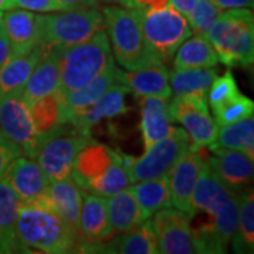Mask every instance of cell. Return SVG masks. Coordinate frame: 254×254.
<instances>
[{
    "mask_svg": "<svg viewBox=\"0 0 254 254\" xmlns=\"http://www.w3.org/2000/svg\"><path fill=\"white\" fill-rule=\"evenodd\" d=\"M0 133L17 145L23 155L34 158L41 137L21 93L0 98Z\"/></svg>",
    "mask_w": 254,
    "mask_h": 254,
    "instance_id": "obj_12",
    "label": "cell"
},
{
    "mask_svg": "<svg viewBox=\"0 0 254 254\" xmlns=\"http://www.w3.org/2000/svg\"><path fill=\"white\" fill-rule=\"evenodd\" d=\"M150 220L157 237V253H196L190 232V215L188 212L170 206L158 210Z\"/></svg>",
    "mask_w": 254,
    "mask_h": 254,
    "instance_id": "obj_13",
    "label": "cell"
},
{
    "mask_svg": "<svg viewBox=\"0 0 254 254\" xmlns=\"http://www.w3.org/2000/svg\"><path fill=\"white\" fill-rule=\"evenodd\" d=\"M1 24L13 57L28 54L40 44L41 20L34 11L23 9L1 11Z\"/></svg>",
    "mask_w": 254,
    "mask_h": 254,
    "instance_id": "obj_18",
    "label": "cell"
},
{
    "mask_svg": "<svg viewBox=\"0 0 254 254\" xmlns=\"http://www.w3.org/2000/svg\"><path fill=\"white\" fill-rule=\"evenodd\" d=\"M212 151L215 150H239L249 157L254 158V118L243 119L240 122L218 126V134L213 143L209 145Z\"/></svg>",
    "mask_w": 254,
    "mask_h": 254,
    "instance_id": "obj_30",
    "label": "cell"
},
{
    "mask_svg": "<svg viewBox=\"0 0 254 254\" xmlns=\"http://www.w3.org/2000/svg\"><path fill=\"white\" fill-rule=\"evenodd\" d=\"M40 20L41 37L38 46L43 48L75 46L86 41L95 33L105 28V17L98 7L40 14Z\"/></svg>",
    "mask_w": 254,
    "mask_h": 254,
    "instance_id": "obj_7",
    "label": "cell"
},
{
    "mask_svg": "<svg viewBox=\"0 0 254 254\" xmlns=\"http://www.w3.org/2000/svg\"><path fill=\"white\" fill-rule=\"evenodd\" d=\"M71 178L85 192L105 198H109L131 184L126 157L96 141H91L79 151Z\"/></svg>",
    "mask_w": 254,
    "mask_h": 254,
    "instance_id": "obj_3",
    "label": "cell"
},
{
    "mask_svg": "<svg viewBox=\"0 0 254 254\" xmlns=\"http://www.w3.org/2000/svg\"><path fill=\"white\" fill-rule=\"evenodd\" d=\"M61 48L63 47L57 46L43 48V55L36 64L26 86L21 91V96L28 108L37 100L51 96L60 91Z\"/></svg>",
    "mask_w": 254,
    "mask_h": 254,
    "instance_id": "obj_16",
    "label": "cell"
},
{
    "mask_svg": "<svg viewBox=\"0 0 254 254\" xmlns=\"http://www.w3.org/2000/svg\"><path fill=\"white\" fill-rule=\"evenodd\" d=\"M81 252L113 254H155L157 253V237L151 220H145L136 227L122 232L118 236L109 237L106 243H89L83 242L78 246Z\"/></svg>",
    "mask_w": 254,
    "mask_h": 254,
    "instance_id": "obj_17",
    "label": "cell"
},
{
    "mask_svg": "<svg viewBox=\"0 0 254 254\" xmlns=\"http://www.w3.org/2000/svg\"><path fill=\"white\" fill-rule=\"evenodd\" d=\"M112 54L126 71H137L160 63L145 41L140 9L126 6H106L103 9Z\"/></svg>",
    "mask_w": 254,
    "mask_h": 254,
    "instance_id": "obj_4",
    "label": "cell"
},
{
    "mask_svg": "<svg viewBox=\"0 0 254 254\" xmlns=\"http://www.w3.org/2000/svg\"><path fill=\"white\" fill-rule=\"evenodd\" d=\"M208 93L210 108L213 112H216L219 108H222L226 102L233 99L240 92H239L233 73L227 71L222 76H216L213 79V82L209 86Z\"/></svg>",
    "mask_w": 254,
    "mask_h": 254,
    "instance_id": "obj_37",
    "label": "cell"
},
{
    "mask_svg": "<svg viewBox=\"0 0 254 254\" xmlns=\"http://www.w3.org/2000/svg\"><path fill=\"white\" fill-rule=\"evenodd\" d=\"M20 155H23L21 150L0 133V178L7 171L10 164Z\"/></svg>",
    "mask_w": 254,
    "mask_h": 254,
    "instance_id": "obj_39",
    "label": "cell"
},
{
    "mask_svg": "<svg viewBox=\"0 0 254 254\" xmlns=\"http://www.w3.org/2000/svg\"><path fill=\"white\" fill-rule=\"evenodd\" d=\"M171 122L168 100L155 96L143 98L140 128L145 150L173 133L174 126H171Z\"/></svg>",
    "mask_w": 254,
    "mask_h": 254,
    "instance_id": "obj_25",
    "label": "cell"
},
{
    "mask_svg": "<svg viewBox=\"0 0 254 254\" xmlns=\"http://www.w3.org/2000/svg\"><path fill=\"white\" fill-rule=\"evenodd\" d=\"M41 55L43 48L38 46L28 54L11 57L0 66V98L21 93Z\"/></svg>",
    "mask_w": 254,
    "mask_h": 254,
    "instance_id": "obj_26",
    "label": "cell"
},
{
    "mask_svg": "<svg viewBox=\"0 0 254 254\" xmlns=\"http://www.w3.org/2000/svg\"><path fill=\"white\" fill-rule=\"evenodd\" d=\"M65 126L66 125L60 126L51 134L44 137L34 155L36 163L50 181L71 178L79 151L93 141L91 134L81 133L76 128L68 131Z\"/></svg>",
    "mask_w": 254,
    "mask_h": 254,
    "instance_id": "obj_9",
    "label": "cell"
},
{
    "mask_svg": "<svg viewBox=\"0 0 254 254\" xmlns=\"http://www.w3.org/2000/svg\"><path fill=\"white\" fill-rule=\"evenodd\" d=\"M79 236L83 242L89 243H99L113 236L105 196L83 192L79 215Z\"/></svg>",
    "mask_w": 254,
    "mask_h": 254,
    "instance_id": "obj_24",
    "label": "cell"
},
{
    "mask_svg": "<svg viewBox=\"0 0 254 254\" xmlns=\"http://www.w3.org/2000/svg\"><path fill=\"white\" fill-rule=\"evenodd\" d=\"M254 103L253 100L249 99L247 96L239 93L233 99L226 102L222 108H219L215 115H216V125L218 126H226L240 122L243 119L253 116Z\"/></svg>",
    "mask_w": 254,
    "mask_h": 254,
    "instance_id": "obj_35",
    "label": "cell"
},
{
    "mask_svg": "<svg viewBox=\"0 0 254 254\" xmlns=\"http://www.w3.org/2000/svg\"><path fill=\"white\" fill-rule=\"evenodd\" d=\"M216 76L215 66L174 69L170 72V85L175 95H206Z\"/></svg>",
    "mask_w": 254,
    "mask_h": 254,
    "instance_id": "obj_32",
    "label": "cell"
},
{
    "mask_svg": "<svg viewBox=\"0 0 254 254\" xmlns=\"http://www.w3.org/2000/svg\"><path fill=\"white\" fill-rule=\"evenodd\" d=\"M127 92L128 88L122 82L113 83L92 106H89L85 112H82L81 115L75 116L68 125H71L81 133L89 134V130L95 125H98L102 119L113 118L126 113L128 110L125 103V96Z\"/></svg>",
    "mask_w": 254,
    "mask_h": 254,
    "instance_id": "obj_23",
    "label": "cell"
},
{
    "mask_svg": "<svg viewBox=\"0 0 254 254\" xmlns=\"http://www.w3.org/2000/svg\"><path fill=\"white\" fill-rule=\"evenodd\" d=\"M20 199L14 190L4 177L0 178V236L16 246L21 253V247L16 237V220H17Z\"/></svg>",
    "mask_w": 254,
    "mask_h": 254,
    "instance_id": "obj_33",
    "label": "cell"
},
{
    "mask_svg": "<svg viewBox=\"0 0 254 254\" xmlns=\"http://www.w3.org/2000/svg\"><path fill=\"white\" fill-rule=\"evenodd\" d=\"M102 1H113V0H102Z\"/></svg>",
    "mask_w": 254,
    "mask_h": 254,
    "instance_id": "obj_47",
    "label": "cell"
},
{
    "mask_svg": "<svg viewBox=\"0 0 254 254\" xmlns=\"http://www.w3.org/2000/svg\"><path fill=\"white\" fill-rule=\"evenodd\" d=\"M0 253H20V252L13 243L0 236Z\"/></svg>",
    "mask_w": 254,
    "mask_h": 254,
    "instance_id": "obj_44",
    "label": "cell"
},
{
    "mask_svg": "<svg viewBox=\"0 0 254 254\" xmlns=\"http://www.w3.org/2000/svg\"><path fill=\"white\" fill-rule=\"evenodd\" d=\"M116 82H119V68L116 64L112 63L99 76L81 89L71 92L58 91L64 125H68L75 116L92 106Z\"/></svg>",
    "mask_w": 254,
    "mask_h": 254,
    "instance_id": "obj_20",
    "label": "cell"
},
{
    "mask_svg": "<svg viewBox=\"0 0 254 254\" xmlns=\"http://www.w3.org/2000/svg\"><path fill=\"white\" fill-rule=\"evenodd\" d=\"M115 1H119L120 4H123V3H125V0H115Z\"/></svg>",
    "mask_w": 254,
    "mask_h": 254,
    "instance_id": "obj_46",
    "label": "cell"
},
{
    "mask_svg": "<svg viewBox=\"0 0 254 254\" xmlns=\"http://www.w3.org/2000/svg\"><path fill=\"white\" fill-rule=\"evenodd\" d=\"M106 202L108 216L113 235L127 232L143 223L138 203L131 190H128V187L106 198Z\"/></svg>",
    "mask_w": 254,
    "mask_h": 254,
    "instance_id": "obj_29",
    "label": "cell"
},
{
    "mask_svg": "<svg viewBox=\"0 0 254 254\" xmlns=\"http://www.w3.org/2000/svg\"><path fill=\"white\" fill-rule=\"evenodd\" d=\"M168 4L187 17L195 4V0H168Z\"/></svg>",
    "mask_w": 254,
    "mask_h": 254,
    "instance_id": "obj_43",
    "label": "cell"
},
{
    "mask_svg": "<svg viewBox=\"0 0 254 254\" xmlns=\"http://www.w3.org/2000/svg\"><path fill=\"white\" fill-rule=\"evenodd\" d=\"M219 63L218 54L213 50L206 34H195L187 38L174 54V69L187 68H212Z\"/></svg>",
    "mask_w": 254,
    "mask_h": 254,
    "instance_id": "obj_28",
    "label": "cell"
},
{
    "mask_svg": "<svg viewBox=\"0 0 254 254\" xmlns=\"http://www.w3.org/2000/svg\"><path fill=\"white\" fill-rule=\"evenodd\" d=\"M83 192L85 190H81L72 178L51 181L40 206L53 210L79 235V215Z\"/></svg>",
    "mask_w": 254,
    "mask_h": 254,
    "instance_id": "obj_21",
    "label": "cell"
},
{
    "mask_svg": "<svg viewBox=\"0 0 254 254\" xmlns=\"http://www.w3.org/2000/svg\"><path fill=\"white\" fill-rule=\"evenodd\" d=\"M219 61L229 68L249 66L254 60V17L252 9L223 10L206 31Z\"/></svg>",
    "mask_w": 254,
    "mask_h": 254,
    "instance_id": "obj_5",
    "label": "cell"
},
{
    "mask_svg": "<svg viewBox=\"0 0 254 254\" xmlns=\"http://www.w3.org/2000/svg\"><path fill=\"white\" fill-rule=\"evenodd\" d=\"M128 190L138 203L143 222L153 218L158 210L173 206L167 175L154 180L133 182V185H128Z\"/></svg>",
    "mask_w": 254,
    "mask_h": 254,
    "instance_id": "obj_27",
    "label": "cell"
},
{
    "mask_svg": "<svg viewBox=\"0 0 254 254\" xmlns=\"http://www.w3.org/2000/svg\"><path fill=\"white\" fill-rule=\"evenodd\" d=\"M140 14L145 41L160 63H168L177 48L192 36L187 17L170 4L140 9Z\"/></svg>",
    "mask_w": 254,
    "mask_h": 254,
    "instance_id": "obj_8",
    "label": "cell"
},
{
    "mask_svg": "<svg viewBox=\"0 0 254 254\" xmlns=\"http://www.w3.org/2000/svg\"><path fill=\"white\" fill-rule=\"evenodd\" d=\"M206 160L208 167L220 181L236 193L249 188L253 182L254 164L252 157L239 150H215Z\"/></svg>",
    "mask_w": 254,
    "mask_h": 254,
    "instance_id": "obj_19",
    "label": "cell"
},
{
    "mask_svg": "<svg viewBox=\"0 0 254 254\" xmlns=\"http://www.w3.org/2000/svg\"><path fill=\"white\" fill-rule=\"evenodd\" d=\"M10 3L11 9H23L34 13H54L65 10L57 0H10Z\"/></svg>",
    "mask_w": 254,
    "mask_h": 254,
    "instance_id": "obj_38",
    "label": "cell"
},
{
    "mask_svg": "<svg viewBox=\"0 0 254 254\" xmlns=\"http://www.w3.org/2000/svg\"><path fill=\"white\" fill-rule=\"evenodd\" d=\"M79 235L53 210L20 203L16 220V237L23 252L47 254L72 253Z\"/></svg>",
    "mask_w": 254,
    "mask_h": 254,
    "instance_id": "obj_2",
    "label": "cell"
},
{
    "mask_svg": "<svg viewBox=\"0 0 254 254\" xmlns=\"http://www.w3.org/2000/svg\"><path fill=\"white\" fill-rule=\"evenodd\" d=\"M190 213L198 220L190 222L192 240L196 253H225L226 246L237 229L239 193L219 180L206 164L202 167L196 187L192 193V210Z\"/></svg>",
    "mask_w": 254,
    "mask_h": 254,
    "instance_id": "obj_1",
    "label": "cell"
},
{
    "mask_svg": "<svg viewBox=\"0 0 254 254\" xmlns=\"http://www.w3.org/2000/svg\"><path fill=\"white\" fill-rule=\"evenodd\" d=\"M10 9H11V3H10V0H0V13Z\"/></svg>",
    "mask_w": 254,
    "mask_h": 254,
    "instance_id": "obj_45",
    "label": "cell"
},
{
    "mask_svg": "<svg viewBox=\"0 0 254 254\" xmlns=\"http://www.w3.org/2000/svg\"><path fill=\"white\" fill-rule=\"evenodd\" d=\"M190 147V140L187 131L181 127H174L170 136L147 148L141 157L126 158L131 184L165 177Z\"/></svg>",
    "mask_w": 254,
    "mask_h": 254,
    "instance_id": "obj_10",
    "label": "cell"
},
{
    "mask_svg": "<svg viewBox=\"0 0 254 254\" xmlns=\"http://www.w3.org/2000/svg\"><path fill=\"white\" fill-rule=\"evenodd\" d=\"M220 10L253 9L254 0H212Z\"/></svg>",
    "mask_w": 254,
    "mask_h": 254,
    "instance_id": "obj_40",
    "label": "cell"
},
{
    "mask_svg": "<svg viewBox=\"0 0 254 254\" xmlns=\"http://www.w3.org/2000/svg\"><path fill=\"white\" fill-rule=\"evenodd\" d=\"M31 116L34 119L38 134L43 138L51 134L54 130L60 126H63V115H61V106H60V99H58V92L47 96L43 99L34 102L30 106Z\"/></svg>",
    "mask_w": 254,
    "mask_h": 254,
    "instance_id": "obj_34",
    "label": "cell"
},
{
    "mask_svg": "<svg viewBox=\"0 0 254 254\" xmlns=\"http://www.w3.org/2000/svg\"><path fill=\"white\" fill-rule=\"evenodd\" d=\"M11 57L13 55H11V50H10L4 28H3V24H1V13H0V66L4 63H7Z\"/></svg>",
    "mask_w": 254,
    "mask_h": 254,
    "instance_id": "obj_42",
    "label": "cell"
},
{
    "mask_svg": "<svg viewBox=\"0 0 254 254\" xmlns=\"http://www.w3.org/2000/svg\"><path fill=\"white\" fill-rule=\"evenodd\" d=\"M113 61L108 33L99 30L86 41L61 48L60 92L81 89L99 76Z\"/></svg>",
    "mask_w": 254,
    "mask_h": 254,
    "instance_id": "obj_6",
    "label": "cell"
},
{
    "mask_svg": "<svg viewBox=\"0 0 254 254\" xmlns=\"http://www.w3.org/2000/svg\"><path fill=\"white\" fill-rule=\"evenodd\" d=\"M203 164L205 160L202 158L199 150H193L190 147L168 171L167 181L174 208L190 213L192 193L196 187Z\"/></svg>",
    "mask_w": 254,
    "mask_h": 254,
    "instance_id": "obj_14",
    "label": "cell"
},
{
    "mask_svg": "<svg viewBox=\"0 0 254 254\" xmlns=\"http://www.w3.org/2000/svg\"><path fill=\"white\" fill-rule=\"evenodd\" d=\"M223 10H220L212 0H195V4L187 16L192 33L206 34L209 27L215 23Z\"/></svg>",
    "mask_w": 254,
    "mask_h": 254,
    "instance_id": "obj_36",
    "label": "cell"
},
{
    "mask_svg": "<svg viewBox=\"0 0 254 254\" xmlns=\"http://www.w3.org/2000/svg\"><path fill=\"white\" fill-rule=\"evenodd\" d=\"M3 177L14 190L20 203L27 205H40L51 182L36 160L26 155H20L10 164Z\"/></svg>",
    "mask_w": 254,
    "mask_h": 254,
    "instance_id": "obj_15",
    "label": "cell"
},
{
    "mask_svg": "<svg viewBox=\"0 0 254 254\" xmlns=\"http://www.w3.org/2000/svg\"><path fill=\"white\" fill-rule=\"evenodd\" d=\"M173 122H178L190 140V148L209 147L218 134V125L209 115L206 95H175L168 103Z\"/></svg>",
    "mask_w": 254,
    "mask_h": 254,
    "instance_id": "obj_11",
    "label": "cell"
},
{
    "mask_svg": "<svg viewBox=\"0 0 254 254\" xmlns=\"http://www.w3.org/2000/svg\"><path fill=\"white\" fill-rule=\"evenodd\" d=\"M235 253L254 252V195L253 190L239 193V220L237 229L232 237Z\"/></svg>",
    "mask_w": 254,
    "mask_h": 254,
    "instance_id": "obj_31",
    "label": "cell"
},
{
    "mask_svg": "<svg viewBox=\"0 0 254 254\" xmlns=\"http://www.w3.org/2000/svg\"><path fill=\"white\" fill-rule=\"evenodd\" d=\"M57 1L60 4H63L65 10L98 7L100 3V0H57Z\"/></svg>",
    "mask_w": 254,
    "mask_h": 254,
    "instance_id": "obj_41",
    "label": "cell"
},
{
    "mask_svg": "<svg viewBox=\"0 0 254 254\" xmlns=\"http://www.w3.org/2000/svg\"><path fill=\"white\" fill-rule=\"evenodd\" d=\"M119 82L140 98L155 96L170 100L173 96L170 85V71L165 64L157 63L137 71H122L119 68Z\"/></svg>",
    "mask_w": 254,
    "mask_h": 254,
    "instance_id": "obj_22",
    "label": "cell"
}]
</instances>
